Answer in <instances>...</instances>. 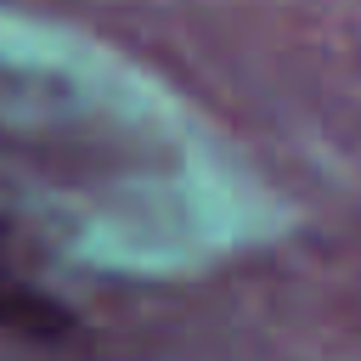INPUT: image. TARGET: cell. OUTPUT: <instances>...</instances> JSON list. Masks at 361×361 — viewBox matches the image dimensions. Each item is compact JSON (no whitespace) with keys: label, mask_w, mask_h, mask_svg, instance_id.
<instances>
[{"label":"cell","mask_w":361,"mask_h":361,"mask_svg":"<svg viewBox=\"0 0 361 361\" xmlns=\"http://www.w3.org/2000/svg\"><path fill=\"white\" fill-rule=\"evenodd\" d=\"M68 310L56 305V299H45L39 288H28V282H17L6 265H0V327L6 333H23V338H56V333H68Z\"/></svg>","instance_id":"6da1fadb"}]
</instances>
